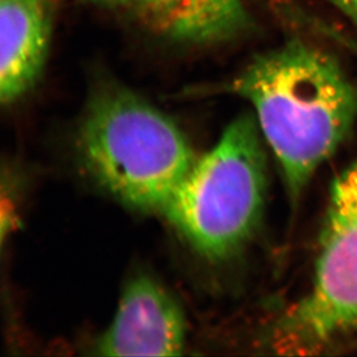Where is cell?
Returning <instances> with one entry per match:
<instances>
[{"label":"cell","mask_w":357,"mask_h":357,"mask_svg":"<svg viewBox=\"0 0 357 357\" xmlns=\"http://www.w3.org/2000/svg\"><path fill=\"white\" fill-rule=\"evenodd\" d=\"M94 3H105V5H123V6H135L137 0H89Z\"/></svg>","instance_id":"9c48e42d"},{"label":"cell","mask_w":357,"mask_h":357,"mask_svg":"<svg viewBox=\"0 0 357 357\" xmlns=\"http://www.w3.org/2000/svg\"><path fill=\"white\" fill-rule=\"evenodd\" d=\"M335 40L357 57V38ZM357 335V160L331 191L310 290L275 320L270 346L282 354H314Z\"/></svg>","instance_id":"277c9868"},{"label":"cell","mask_w":357,"mask_h":357,"mask_svg":"<svg viewBox=\"0 0 357 357\" xmlns=\"http://www.w3.org/2000/svg\"><path fill=\"white\" fill-rule=\"evenodd\" d=\"M133 7L153 31L183 43H225L256 26L242 0H137Z\"/></svg>","instance_id":"52a82bcc"},{"label":"cell","mask_w":357,"mask_h":357,"mask_svg":"<svg viewBox=\"0 0 357 357\" xmlns=\"http://www.w3.org/2000/svg\"><path fill=\"white\" fill-rule=\"evenodd\" d=\"M47 0H0V98L17 101L34 88L50 47Z\"/></svg>","instance_id":"8992f818"},{"label":"cell","mask_w":357,"mask_h":357,"mask_svg":"<svg viewBox=\"0 0 357 357\" xmlns=\"http://www.w3.org/2000/svg\"><path fill=\"white\" fill-rule=\"evenodd\" d=\"M184 344L178 303L155 280L138 275L123 290L115 318L95 349L102 356H176Z\"/></svg>","instance_id":"5b68a950"},{"label":"cell","mask_w":357,"mask_h":357,"mask_svg":"<svg viewBox=\"0 0 357 357\" xmlns=\"http://www.w3.org/2000/svg\"><path fill=\"white\" fill-rule=\"evenodd\" d=\"M257 119L243 115L192 169L162 214L202 256L238 252L259 225L266 196V155Z\"/></svg>","instance_id":"3957f363"},{"label":"cell","mask_w":357,"mask_h":357,"mask_svg":"<svg viewBox=\"0 0 357 357\" xmlns=\"http://www.w3.org/2000/svg\"><path fill=\"white\" fill-rule=\"evenodd\" d=\"M78 147L95 182L125 205L149 212L162 213L197 161L172 119L112 81L91 93Z\"/></svg>","instance_id":"7a4b0ae2"},{"label":"cell","mask_w":357,"mask_h":357,"mask_svg":"<svg viewBox=\"0 0 357 357\" xmlns=\"http://www.w3.org/2000/svg\"><path fill=\"white\" fill-rule=\"evenodd\" d=\"M223 91L252 105L291 202L357 119L356 81L335 54L297 36L256 56Z\"/></svg>","instance_id":"6da1fadb"},{"label":"cell","mask_w":357,"mask_h":357,"mask_svg":"<svg viewBox=\"0 0 357 357\" xmlns=\"http://www.w3.org/2000/svg\"><path fill=\"white\" fill-rule=\"evenodd\" d=\"M330 3L351 24L357 26V0H330Z\"/></svg>","instance_id":"ba28073f"}]
</instances>
